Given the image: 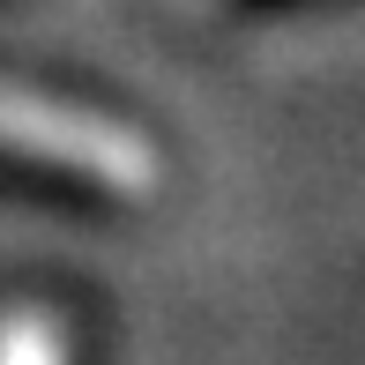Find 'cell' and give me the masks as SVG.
<instances>
[{
    "instance_id": "1",
    "label": "cell",
    "mask_w": 365,
    "mask_h": 365,
    "mask_svg": "<svg viewBox=\"0 0 365 365\" xmlns=\"http://www.w3.org/2000/svg\"><path fill=\"white\" fill-rule=\"evenodd\" d=\"M0 149L30 164H53L68 179H90L105 194H157V149L142 127L90 112L75 97H45L30 82H0Z\"/></svg>"
},
{
    "instance_id": "2",
    "label": "cell",
    "mask_w": 365,
    "mask_h": 365,
    "mask_svg": "<svg viewBox=\"0 0 365 365\" xmlns=\"http://www.w3.org/2000/svg\"><path fill=\"white\" fill-rule=\"evenodd\" d=\"M0 365H68V328L45 306H8L0 313Z\"/></svg>"
}]
</instances>
